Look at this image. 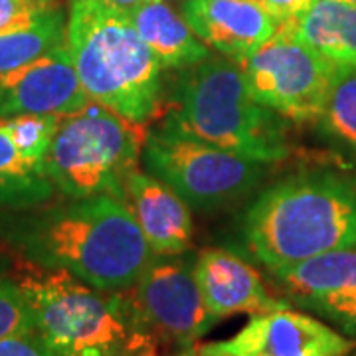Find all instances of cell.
Segmentation results:
<instances>
[{"instance_id": "1", "label": "cell", "mask_w": 356, "mask_h": 356, "mask_svg": "<svg viewBox=\"0 0 356 356\" xmlns=\"http://www.w3.org/2000/svg\"><path fill=\"white\" fill-rule=\"evenodd\" d=\"M20 245L28 259L102 291H127L154 255L127 202L111 194L72 200L32 220Z\"/></svg>"}, {"instance_id": "2", "label": "cell", "mask_w": 356, "mask_h": 356, "mask_svg": "<svg viewBox=\"0 0 356 356\" xmlns=\"http://www.w3.org/2000/svg\"><path fill=\"white\" fill-rule=\"evenodd\" d=\"M13 280L30 303L36 332L58 356H156L129 291L95 289L28 257H16Z\"/></svg>"}, {"instance_id": "3", "label": "cell", "mask_w": 356, "mask_h": 356, "mask_svg": "<svg viewBox=\"0 0 356 356\" xmlns=\"http://www.w3.org/2000/svg\"><path fill=\"white\" fill-rule=\"evenodd\" d=\"M248 252L271 271L313 255L356 250V182L299 172L259 192L243 216Z\"/></svg>"}, {"instance_id": "4", "label": "cell", "mask_w": 356, "mask_h": 356, "mask_svg": "<svg viewBox=\"0 0 356 356\" xmlns=\"http://www.w3.org/2000/svg\"><path fill=\"white\" fill-rule=\"evenodd\" d=\"M163 127L259 163L289 156L287 119L255 102L242 67L224 56H208L178 70L170 83Z\"/></svg>"}, {"instance_id": "5", "label": "cell", "mask_w": 356, "mask_h": 356, "mask_svg": "<svg viewBox=\"0 0 356 356\" xmlns=\"http://www.w3.org/2000/svg\"><path fill=\"white\" fill-rule=\"evenodd\" d=\"M65 46L89 102L137 127L159 113L163 67L123 10L107 0H70Z\"/></svg>"}, {"instance_id": "6", "label": "cell", "mask_w": 356, "mask_h": 356, "mask_svg": "<svg viewBox=\"0 0 356 356\" xmlns=\"http://www.w3.org/2000/svg\"><path fill=\"white\" fill-rule=\"evenodd\" d=\"M137 125L99 103L89 102L60 123L44 159L56 191L70 200L111 194L125 200V182L140 163Z\"/></svg>"}, {"instance_id": "7", "label": "cell", "mask_w": 356, "mask_h": 356, "mask_svg": "<svg viewBox=\"0 0 356 356\" xmlns=\"http://www.w3.org/2000/svg\"><path fill=\"white\" fill-rule=\"evenodd\" d=\"M140 161L149 175L168 184L196 210L240 202L266 177V163L156 127L143 140Z\"/></svg>"}, {"instance_id": "8", "label": "cell", "mask_w": 356, "mask_h": 356, "mask_svg": "<svg viewBox=\"0 0 356 356\" xmlns=\"http://www.w3.org/2000/svg\"><path fill=\"white\" fill-rule=\"evenodd\" d=\"M255 102L297 123L317 121L339 74L283 26L238 62Z\"/></svg>"}, {"instance_id": "9", "label": "cell", "mask_w": 356, "mask_h": 356, "mask_svg": "<svg viewBox=\"0 0 356 356\" xmlns=\"http://www.w3.org/2000/svg\"><path fill=\"white\" fill-rule=\"evenodd\" d=\"M194 261L196 257L184 254L153 255L127 289L154 341L175 344L180 350L194 346L218 323L204 305Z\"/></svg>"}, {"instance_id": "10", "label": "cell", "mask_w": 356, "mask_h": 356, "mask_svg": "<svg viewBox=\"0 0 356 356\" xmlns=\"http://www.w3.org/2000/svg\"><path fill=\"white\" fill-rule=\"evenodd\" d=\"M355 343L311 315L281 307L254 315L242 331L196 346L200 356H344Z\"/></svg>"}, {"instance_id": "11", "label": "cell", "mask_w": 356, "mask_h": 356, "mask_svg": "<svg viewBox=\"0 0 356 356\" xmlns=\"http://www.w3.org/2000/svg\"><path fill=\"white\" fill-rule=\"evenodd\" d=\"M88 103L65 42L30 64L0 74V119L76 113Z\"/></svg>"}, {"instance_id": "12", "label": "cell", "mask_w": 356, "mask_h": 356, "mask_svg": "<svg viewBox=\"0 0 356 356\" xmlns=\"http://www.w3.org/2000/svg\"><path fill=\"white\" fill-rule=\"evenodd\" d=\"M182 16L208 48L234 62L261 48L280 28L259 0H186Z\"/></svg>"}, {"instance_id": "13", "label": "cell", "mask_w": 356, "mask_h": 356, "mask_svg": "<svg viewBox=\"0 0 356 356\" xmlns=\"http://www.w3.org/2000/svg\"><path fill=\"white\" fill-rule=\"evenodd\" d=\"M194 275L204 305L216 321L238 313L259 315L289 307L267 293L252 264L220 248H208L196 255Z\"/></svg>"}, {"instance_id": "14", "label": "cell", "mask_w": 356, "mask_h": 356, "mask_svg": "<svg viewBox=\"0 0 356 356\" xmlns=\"http://www.w3.org/2000/svg\"><path fill=\"white\" fill-rule=\"evenodd\" d=\"M125 202L154 255L186 254L192 245V210L163 180L139 168L125 182Z\"/></svg>"}, {"instance_id": "15", "label": "cell", "mask_w": 356, "mask_h": 356, "mask_svg": "<svg viewBox=\"0 0 356 356\" xmlns=\"http://www.w3.org/2000/svg\"><path fill=\"white\" fill-rule=\"evenodd\" d=\"M280 26L317 51L339 76L356 70V6L353 4L315 0L307 13Z\"/></svg>"}, {"instance_id": "16", "label": "cell", "mask_w": 356, "mask_h": 356, "mask_svg": "<svg viewBox=\"0 0 356 356\" xmlns=\"http://www.w3.org/2000/svg\"><path fill=\"white\" fill-rule=\"evenodd\" d=\"M127 16L163 70L178 72L210 56L208 46L194 34L184 16L163 0H149Z\"/></svg>"}, {"instance_id": "17", "label": "cell", "mask_w": 356, "mask_h": 356, "mask_svg": "<svg viewBox=\"0 0 356 356\" xmlns=\"http://www.w3.org/2000/svg\"><path fill=\"white\" fill-rule=\"evenodd\" d=\"M281 287L301 305L356 289V250H337L271 269Z\"/></svg>"}, {"instance_id": "18", "label": "cell", "mask_w": 356, "mask_h": 356, "mask_svg": "<svg viewBox=\"0 0 356 356\" xmlns=\"http://www.w3.org/2000/svg\"><path fill=\"white\" fill-rule=\"evenodd\" d=\"M65 24L64 8L56 4L48 10L0 28V74L30 64L65 42Z\"/></svg>"}, {"instance_id": "19", "label": "cell", "mask_w": 356, "mask_h": 356, "mask_svg": "<svg viewBox=\"0 0 356 356\" xmlns=\"http://www.w3.org/2000/svg\"><path fill=\"white\" fill-rule=\"evenodd\" d=\"M54 191L44 161L24 156L0 129V206H36L51 198Z\"/></svg>"}, {"instance_id": "20", "label": "cell", "mask_w": 356, "mask_h": 356, "mask_svg": "<svg viewBox=\"0 0 356 356\" xmlns=\"http://www.w3.org/2000/svg\"><path fill=\"white\" fill-rule=\"evenodd\" d=\"M315 123L321 139L341 159L356 166V70L334 79Z\"/></svg>"}, {"instance_id": "21", "label": "cell", "mask_w": 356, "mask_h": 356, "mask_svg": "<svg viewBox=\"0 0 356 356\" xmlns=\"http://www.w3.org/2000/svg\"><path fill=\"white\" fill-rule=\"evenodd\" d=\"M58 123L60 115H16L0 119V129L24 156L44 161L50 151Z\"/></svg>"}, {"instance_id": "22", "label": "cell", "mask_w": 356, "mask_h": 356, "mask_svg": "<svg viewBox=\"0 0 356 356\" xmlns=\"http://www.w3.org/2000/svg\"><path fill=\"white\" fill-rule=\"evenodd\" d=\"M28 332H36L30 303L13 277L0 275V341Z\"/></svg>"}, {"instance_id": "23", "label": "cell", "mask_w": 356, "mask_h": 356, "mask_svg": "<svg viewBox=\"0 0 356 356\" xmlns=\"http://www.w3.org/2000/svg\"><path fill=\"white\" fill-rule=\"evenodd\" d=\"M309 309H313V311L329 317L334 323H339L344 331L356 337V289L321 299Z\"/></svg>"}, {"instance_id": "24", "label": "cell", "mask_w": 356, "mask_h": 356, "mask_svg": "<svg viewBox=\"0 0 356 356\" xmlns=\"http://www.w3.org/2000/svg\"><path fill=\"white\" fill-rule=\"evenodd\" d=\"M0 356H58L38 332L8 337L0 341Z\"/></svg>"}, {"instance_id": "25", "label": "cell", "mask_w": 356, "mask_h": 356, "mask_svg": "<svg viewBox=\"0 0 356 356\" xmlns=\"http://www.w3.org/2000/svg\"><path fill=\"white\" fill-rule=\"evenodd\" d=\"M58 0H0V28L56 6Z\"/></svg>"}, {"instance_id": "26", "label": "cell", "mask_w": 356, "mask_h": 356, "mask_svg": "<svg viewBox=\"0 0 356 356\" xmlns=\"http://www.w3.org/2000/svg\"><path fill=\"white\" fill-rule=\"evenodd\" d=\"M269 13L281 22H289L293 18L307 13L315 0H259Z\"/></svg>"}, {"instance_id": "27", "label": "cell", "mask_w": 356, "mask_h": 356, "mask_svg": "<svg viewBox=\"0 0 356 356\" xmlns=\"http://www.w3.org/2000/svg\"><path fill=\"white\" fill-rule=\"evenodd\" d=\"M177 356H200L196 353V346H188V348H182Z\"/></svg>"}, {"instance_id": "28", "label": "cell", "mask_w": 356, "mask_h": 356, "mask_svg": "<svg viewBox=\"0 0 356 356\" xmlns=\"http://www.w3.org/2000/svg\"><path fill=\"white\" fill-rule=\"evenodd\" d=\"M343 2H348V4H353V6H356V0H343Z\"/></svg>"}]
</instances>
